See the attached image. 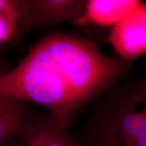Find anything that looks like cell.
Wrapping results in <instances>:
<instances>
[{
    "mask_svg": "<svg viewBox=\"0 0 146 146\" xmlns=\"http://www.w3.org/2000/svg\"><path fill=\"white\" fill-rule=\"evenodd\" d=\"M126 65L87 39L52 33L38 41L15 68L0 75V95L46 107L66 125L73 111L113 84Z\"/></svg>",
    "mask_w": 146,
    "mask_h": 146,
    "instance_id": "obj_1",
    "label": "cell"
},
{
    "mask_svg": "<svg viewBox=\"0 0 146 146\" xmlns=\"http://www.w3.org/2000/svg\"><path fill=\"white\" fill-rule=\"evenodd\" d=\"M93 146H146V77L114 93L92 132Z\"/></svg>",
    "mask_w": 146,
    "mask_h": 146,
    "instance_id": "obj_2",
    "label": "cell"
},
{
    "mask_svg": "<svg viewBox=\"0 0 146 146\" xmlns=\"http://www.w3.org/2000/svg\"><path fill=\"white\" fill-rule=\"evenodd\" d=\"M84 4V1L75 0L18 1V23L25 28H41L65 21L73 23L81 15Z\"/></svg>",
    "mask_w": 146,
    "mask_h": 146,
    "instance_id": "obj_3",
    "label": "cell"
},
{
    "mask_svg": "<svg viewBox=\"0 0 146 146\" xmlns=\"http://www.w3.org/2000/svg\"><path fill=\"white\" fill-rule=\"evenodd\" d=\"M109 43L117 56L130 62L146 53V2L112 28Z\"/></svg>",
    "mask_w": 146,
    "mask_h": 146,
    "instance_id": "obj_4",
    "label": "cell"
},
{
    "mask_svg": "<svg viewBox=\"0 0 146 146\" xmlns=\"http://www.w3.org/2000/svg\"><path fill=\"white\" fill-rule=\"evenodd\" d=\"M141 0H87L83 11L73 24L79 27L95 25L99 27H115L138 9Z\"/></svg>",
    "mask_w": 146,
    "mask_h": 146,
    "instance_id": "obj_5",
    "label": "cell"
},
{
    "mask_svg": "<svg viewBox=\"0 0 146 146\" xmlns=\"http://www.w3.org/2000/svg\"><path fill=\"white\" fill-rule=\"evenodd\" d=\"M34 126L27 104L0 95V146L27 136Z\"/></svg>",
    "mask_w": 146,
    "mask_h": 146,
    "instance_id": "obj_6",
    "label": "cell"
},
{
    "mask_svg": "<svg viewBox=\"0 0 146 146\" xmlns=\"http://www.w3.org/2000/svg\"><path fill=\"white\" fill-rule=\"evenodd\" d=\"M66 125L50 116L46 122L35 124L26 136L28 146H76L66 133Z\"/></svg>",
    "mask_w": 146,
    "mask_h": 146,
    "instance_id": "obj_7",
    "label": "cell"
},
{
    "mask_svg": "<svg viewBox=\"0 0 146 146\" xmlns=\"http://www.w3.org/2000/svg\"><path fill=\"white\" fill-rule=\"evenodd\" d=\"M19 19L18 1L0 0V43L13 35Z\"/></svg>",
    "mask_w": 146,
    "mask_h": 146,
    "instance_id": "obj_8",
    "label": "cell"
},
{
    "mask_svg": "<svg viewBox=\"0 0 146 146\" xmlns=\"http://www.w3.org/2000/svg\"><path fill=\"white\" fill-rule=\"evenodd\" d=\"M3 146H28L27 141H26V136L22 137V138L14 139L13 141H9L8 143H6Z\"/></svg>",
    "mask_w": 146,
    "mask_h": 146,
    "instance_id": "obj_9",
    "label": "cell"
}]
</instances>
